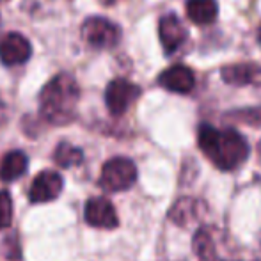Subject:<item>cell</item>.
<instances>
[{
  "mask_svg": "<svg viewBox=\"0 0 261 261\" xmlns=\"http://www.w3.org/2000/svg\"><path fill=\"white\" fill-rule=\"evenodd\" d=\"M142 89L126 79H114L105 89V105L112 116L119 117L139 100Z\"/></svg>",
  "mask_w": 261,
  "mask_h": 261,
  "instance_id": "8992f818",
  "label": "cell"
},
{
  "mask_svg": "<svg viewBox=\"0 0 261 261\" xmlns=\"http://www.w3.org/2000/svg\"><path fill=\"white\" fill-rule=\"evenodd\" d=\"M6 256L9 258V261L20 259V245H18L16 237H11L9 240H6Z\"/></svg>",
  "mask_w": 261,
  "mask_h": 261,
  "instance_id": "d6986e66",
  "label": "cell"
},
{
  "mask_svg": "<svg viewBox=\"0 0 261 261\" xmlns=\"http://www.w3.org/2000/svg\"><path fill=\"white\" fill-rule=\"evenodd\" d=\"M220 76L226 84L237 87L261 86V64L258 62H237L226 64L220 69Z\"/></svg>",
  "mask_w": 261,
  "mask_h": 261,
  "instance_id": "7c38bea8",
  "label": "cell"
},
{
  "mask_svg": "<svg viewBox=\"0 0 261 261\" xmlns=\"http://www.w3.org/2000/svg\"><path fill=\"white\" fill-rule=\"evenodd\" d=\"M27 155L20 149H14V151H9L2 156V162H0V179L6 183H11L14 179L21 178L27 171Z\"/></svg>",
  "mask_w": 261,
  "mask_h": 261,
  "instance_id": "9a60e30c",
  "label": "cell"
},
{
  "mask_svg": "<svg viewBox=\"0 0 261 261\" xmlns=\"http://www.w3.org/2000/svg\"><path fill=\"white\" fill-rule=\"evenodd\" d=\"M6 121V105H4V101L0 100V124Z\"/></svg>",
  "mask_w": 261,
  "mask_h": 261,
  "instance_id": "ffe728a7",
  "label": "cell"
},
{
  "mask_svg": "<svg viewBox=\"0 0 261 261\" xmlns=\"http://www.w3.org/2000/svg\"><path fill=\"white\" fill-rule=\"evenodd\" d=\"M258 45L261 46V25H259V29H258Z\"/></svg>",
  "mask_w": 261,
  "mask_h": 261,
  "instance_id": "7402d4cb",
  "label": "cell"
},
{
  "mask_svg": "<svg viewBox=\"0 0 261 261\" xmlns=\"http://www.w3.org/2000/svg\"><path fill=\"white\" fill-rule=\"evenodd\" d=\"M82 38L94 48H114L121 39V29L101 16H91L82 23Z\"/></svg>",
  "mask_w": 261,
  "mask_h": 261,
  "instance_id": "5b68a950",
  "label": "cell"
},
{
  "mask_svg": "<svg viewBox=\"0 0 261 261\" xmlns=\"http://www.w3.org/2000/svg\"><path fill=\"white\" fill-rule=\"evenodd\" d=\"M158 36H160L164 52L167 55H174L183 45H185L187 38H189V32H187L183 21L179 20L174 13H167L160 18Z\"/></svg>",
  "mask_w": 261,
  "mask_h": 261,
  "instance_id": "ba28073f",
  "label": "cell"
},
{
  "mask_svg": "<svg viewBox=\"0 0 261 261\" xmlns=\"http://www.w3.org/2000/svg\"><path fill=\"white\" fill-rule=\"evenodd\" d=\"M101 4H105V6H112V4H116L117 0H100Z\"/></svg>",
  "mask_w": 261,
  "mask_h": 261,
  "instance_id": "44dd1931",
  "label": "cell"
},
{
  "mask_svg": "<svg viewBox=\"0 0 261 261\" xmlns=\"http://www.w3.org/2000/svg\"><path fill=\"white\" fill-rule=\"evenodd\" d=\"M226 119L249 124V126H261V105L259 107H251V109L231 110V112L226 114Z\"/></svg>",
  "mask_w": 261,
  "mask_h": 261,
  "instance_id": "e0dca14e",
  "label": "cell"
},
{
  "mask_svg": "<svg viewBox=\"0 0 261 261\" xmlns=\"http://www.w3.org/2000/svg\"><path fill=\"white\" fill-rule=\"evenodd\" d=\"M13 222V199L9 192L0 190V229H6Z\"/></svg>",
  "mask_w": 261,
  "mask_h": 261,
  "instance_id": "ac0fdd59",
  "label": "cell"
},
{
  "mask_svg": "<svg viewBox=\"0 0 261 261\" xmlns=\"http://www.w3.org/2000/svg\"><path fill=\"white\" fill-rule=\"evenodd\" d=\"M84 219L98 229H116L119 226L116 208L107 197H91L84 208Z\"/></svg>",
  "mask_w": 261,
  "mask_h": 261,
  "instance_id": "9c48e42d",
  "label": "cell"
},
{
  "mask_svg": "<svg viewBox=\"0 0 261 261\" xmlns=\"http://www.w3.org/2000/svg\"><path fill=\"white\" fill-rule=\"evenodd\" d=\"M203 201L194 199V197H179L172 208L169 210V219L179 227H189L196 222L201 217V213L204 212Z\"/></svg>",
  "mask_w": 261,
  "mask_h": 261,
  "instance_id": "4fadbf2b",
  "label": "cell"
},
{
  "mask_svg": "<svg viewBox=\"0 0 261 261\" xmlns=\"http://www.w3.org/2000/svg\"><path fill=\"white\" fill-rule=\"evenodd\" d=\"M258 156H259V160H261V141H259V144H258Z\"/></svg>",
  "mask_w": 261,
  "mask_h": 261,
  "instance_id": "603a6c76",
  "label": "cell"
},
{
  "mask_svg": "<svg viewBox=\"0 0 261 261\" xmlns=\"http://www.w3.org/2000/svg\"><path fill=\"white\" fill-rule=\"evenodd\" d=\"M158 86L171 93L189 94L196 87V75L185 64H174L158 75Z\"/></svg>",
  "mask_w": 261,
  "mask_h": 261,
  "instance_id": "30bf717a",
  "label": "cell"
},
{
  "mask_svg": "<svg viewBox=\"0 0 261 261\" xmlns=\"http://www.w3.org/2000/svg\"><path fill=\"white\" fill-rule=\"evenodd\" d=\"M137 181V167L126 156H114L101 167L98 185L105 192H123L135 185Z\"/></svg>",
  "mask_w": 261,
  "mask_h": 261,
  "instance_id": "3957f363",
  "label": "cell"
},
{
  "mask_svg": "<svg viewBox=\"0 0 261 261\" xmlns=\"http://www.w3.org/2000/svg\"><path fill=\"white\" fill-rule=\"evenodd\" d=\"M32 46L20 32H9L0 39V61L6 66H18L29 61Z\"/></svg>",
  "mask_w": 261,
  "mask_h": 261,
  "instance_id": "8fae6325",
  "label": "cell"
},
{
  "mask_svg": "<svg viewBox=\"0 0 261 261\" xmlns=\"http://www.w3.org/2000/svg\"><path fill=\"white\" fill-rule=\"evenodd\" d=\"M197 144L203 155L219 171H234L249 158L251 148L245 137L234 128H215L203 123L197 130Z\"/></svg>",
  "mask_w": 261,
  "mask_h": 261,
  "instance_id": "6da1fadb",
  "label": "cell"
},
{
  "mask_svg": "<svg viewBox=\"0 0 261 261\" xmlns=\"http://www.w3.org/2000/svg\"><path fill=\"white\" fill-rule=\"evenodd\" d=\"M62 176L57 171H41L31 183L29 189V201L34 204L50 203V201L57 199L62 192Z\"/></svg>",
  "mask_w": 261,
  "mask_h": 261,
  "instance_id": "52a82bcc",
  "label": "cell"
},
{
  "mask_svg": "<svg viewBox=\"0 0 261 261\" xmlns=\"http://www.w3.org/2000/svg\"><path fill=\"white\" fill-rule=\"evenodd\" d=\"M187 16L192 23L204 27L217 20L219 16V4L217 0H187Z\"/></svg>",
  "mask_w": 261,
  "mask_h": 261,
  "instance_id": "5bb4252c",
  "label": "cell"
},
{
  "mask_svg": "<svg viewBox=\"0 0 261 261\" xmlns=\"http://www.w3.org/2000/svg\"><path fill=\"white\" fill-rule=\"evenodd\" d=\"M79 100L80 89L75 79L68 73H59L39 93V112L46 123L64 126L76 117Z\"/></svg>",
  "mask_w": 261,
  "mask_h": 261,
  "instance_id": "7a4b0ae2",
  "label": "cell"
},
{
  "mask_svg": "<svg viewBox=\"0 0 261 261\" xmlns=\"http://www.w3.org/2000/svg\"><path fill=\"white\" fill-rule=\"evenodd\" d=\"M54 162L64 169L76 167V165H80L84 162V153L82 149L76 148V146H71L69 142H61L54 151Z\"/></svg>",
  "mask_w": 261,
  "mask_h": 261,
  "instance_id": "2e32d148",
  "label": "cell"
},
{
  "mask_svg": "<svg viewBox=\"0 0 261 261\" xmlns=\"http://www.w3.org/2000/svg\"><path fill=\"white\" fill-rule=\"evenodd\" d=\"M192 251L197 261H258L238 259L224 252V234L215 226H199L192 238Z\"/></svg>",
  "mask_w": 261,
  "mask_h": 261,
  "instance_id": "277c9868",
  "label": "cell"
}]
</instances>
